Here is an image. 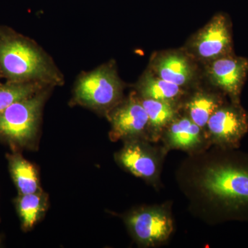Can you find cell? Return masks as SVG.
<instances>
[{"instance_id":"obj_1","label":"cell","mask_w":248,"mask_h":248,"mask_svg":"<svg viewBox=\"0 0 248 248\" xmlns=\"http://www.w3.org/2000/svg\"><path fill=\"white\" fill-rule=\"evenodd\" d=\"M0 74L8 81L60 84L62 78L48 57L30 40L0 28Z\"/></svg>"},{"instance_id":"obj_2","label":"cell","mask_w":248,"mask_h":248,"mask_svg":"<svg viewBox=\"0 0 248 248\" xmlns=\"http://www.w3.org/2000/svg\"><path fill=\"white\" fill-rule=\"evenodd\" d=\"M200 187L212 202L231 212L248 207V166L213 164L202 171Z\"/></svg>"},{"instance_id":"obj_3","label":"cell","mask_w":248,"mask_h":248,"mask_svg":"<svg viewBox=\"0 0 248 248\" xmlns=\"http://www.w3.org/2000/svg\"><path fill=\"white\" fill-rule=\"evenodd\" d=\"M45 94L40 92L14 103L0 113V140L14 150L29 146L37 135Z\"/></svg>"},{"instance_id":"obj_4","label":"cell","mask_w":248,"mask_h":248,"mask_svg":"<svg viewBox=\"0 0 248 248\" xmlns=\"http://www.w3.org/2000/svg\"><path fill=\"white\" fill-rule=\"evenodd\" d=\"M122 86L113 68L103 66L84 75L77 83V102L97 110L113 107L120 99Z\"/></svg>"},{"instance_id":"obj_5","label":"cell","mask_w":248,"mask_h":248,"mask_svg":"<svg viewBox=\"0 0 248 248\" xmlns=\"http://www.w3.org/2000/svg\"><path fill=\"white\" fill-rule=\"evenodd\" d=\"M126 223L139 244L148 247L164 242L173 231L172 218L161 207L139 209L127 217Z\"/></svg>"},{"instance_id":"obj_6","label":"cell","mask_w":248,"mask_h":248,"mask_svg":"<svg viewBox=\"0 0 248 248\" xmlns=\"http://www.w3.org/2000/svg\"><path fill=\"white\" fill-rule=\"evenodd\" d=\"M206 127L215 143L232 148L237 146L247 133L248 117L237 106H221L209 119Z\"/></svg>"},{"instance_id":"obj_7","label":"cell","mask_w":248,"mask_h":248,"mask_svg":"<svg viewBox=\"0 0 248 248\" xmlns=\"http://www.w3.org/2000/svg\"><path fill=\"white\" fill-rule=\"evenodd\" d=\"M228 18L216 15L194 39V50L200 58L215 60L228 56L232 48V37Z\"/></svg>"},{"instance_id":"obj_8","label":"cell","mask_w":248,"mask_h":248,"mask_svg":"<svg viewBox=\"0 0 248 248\" xmlns=\"http://www.w3.org/2000/svg\"><path fill=\"white\" fill-rule=\"evenodd\" d=\"M117 155L122 167L137 177L155 180L159 174V161L154 150L138 139L127 140Z\"/></svg>"},{"instance_id":"obj_9","label":"cell","mask_w":248,"mask_h":248,"mask_svg":"<svg viewBox=\"0 0 248 248\" xmlns=\"http://www.w3.org/2000/svg\"><path fill=\"white\" fill-rule=\"evenodd\" d=\"M208 73L214 85L236 99L247 76L248 60L243 58L222 57L213 60Z\"/></svg>"},{"instance_id":"obj_10","label":"cell","mask_w":248,"mask_h":248,"mask_svg":"<svg viewBox=\"0 0 248 248\" xmlns=\"http://www.w3.org/2000/svg\"><path fill=\"white\" fill-rule=\"evenodd\" d=\"M112 136L115 138L138 139L149 127V120L141 101L130 98L110 115Z\"/></svg>"},{"instance_id":"obj_11","label":"cell","mask_w":248,"mask_h":248,"mask_svg":"<svg viewBox=\"0 0 248 248\" xmlns=\"http://www.w3.org/2000/svg\"><path fill=\"white\" fill-rule=\"evenodd\" d=\"M154 69L159 78L180 87L189 84L194 76L190 62L180 54L162 55L155 61Z\"/></svg>"},{"instance_id":"obj_12","label":"cell","mask_w":248,"mask_h":248,"mask_svg":"<svg viewBox=\"0 0 248 248\" xmlns=\"http://www.w3.org/2000/svg\"><path fill=\"white\" fill-rule=\"evenodd\" d=\"M6 158L10 174L19 195L35 193L40 190L38 173L33 165L16 152L6 155Z\"/></svg>"},{"instance_id":"obj_13","label":"cell","mask_w":248,"mask_h":248,"mask_svg":"<svg viewBox=\"0 0 248 248\" xmlns=\"http://www.w3.org/2000/svg\"><path fill=\"white\" fill-rule=\"evenodd\" d=\"M166 140L171 148L190 151L202 144V130L189 117H183L170 125Z\"/></svg>"},{"instance_id":"obj_14","label":"cell","mask_w":248,"mask_h":248,"mask_svg":"<svg viewBox=\"0 0 248 248\" xmlns=\"http://www.w3.org/2000/svg\"><path fill=\"white\" fill-rule=\"evenodd\" d=\"M16 207L24 231L32 229L47 208L46 197L41 191L27 195H19Z\"/></svg>"},{"instance_id":"obj_15","label":"cell","mask_w":248,"mask_h":248,"mask_svg":"<svg viewBox=\"0 0 248 248\" xmlns=\"http://www.w3.org/2000/svg\"><path fill=\"white\" fill-rule=\"evenodd\" d=\"M140 90L143 98L169 102H172L181 94L180 86L151 73H147L143 77Z\"/></svg>"},{"instance_id":"obj_16","label":"cell","mask_w":248,"mask_h":248,"mask_svg":"<svg viewBox=\"0 0 248 248\" xmlns=\"http://www.w3.org/2000/svg\"><path fill=\"white\" fill-rule=\"evenodd\" d=\"M149 120V126L153 133H159L172 122L176 109L172 102L143 98L141 101Z\"/></svg>"},{"instance_id":"obj_17","label":"cell","mask_w":248,"mask_h":248,"mask_svg":"<svg viewBox=\"0 0 248 248\" xmlns=\"http://www.w3.org/2000/svg\"><path fill=\"white\" fill-rule=\"evenodd\" d=\"M220 107V101L213 94L197 93L187 105L189 118L201 128H204L206 127L209 119L214 112Z\"/></svg>"},{"instance_id":"obj_18","label":"cell","mask_w":248,"mask_h":248,"mask_svg":"<svg viewBox=\"0 0 248 248\" xmlns=\"http://www.w3.org/2000/svg\"><path fill=\"white\" fill-rule=\"evenodd\" d=\"M45 85L37 82L0 83V113L14 103L40 92Z\"/></svg>"}]
</instances>
